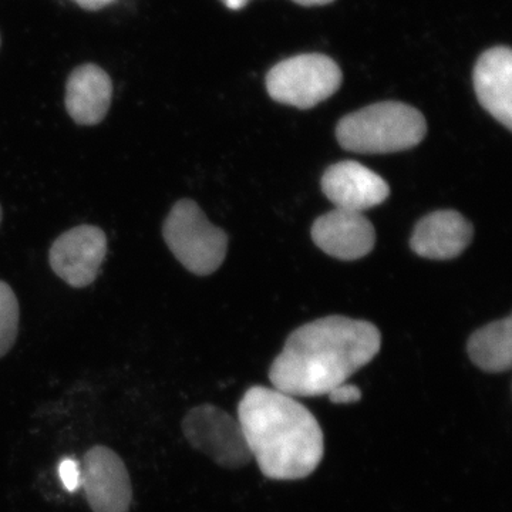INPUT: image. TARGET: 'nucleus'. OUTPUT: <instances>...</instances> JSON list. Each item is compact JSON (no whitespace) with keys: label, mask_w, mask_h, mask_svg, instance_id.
Listing matches in <instances>:
<instances>
[{"label":"nucleus","mask_w":512,"mask_h":512,"mask_svg":"<svg viewBox=\"0 0 512 512\" xmlns=\"http://www.w3.org/2000/svg\"><path fill=\"white\" fill-rule=\"evenodd\" d=\"M471 362L487 373H503L512 365V320H497L476 330L468 340Z\"/></svg>","instance_id":"nucleus-14"},{"label":"nucleus","mask_w":512,"mask_h":512,"mask_svg":"<svg viewBox=\"0 0 512 512\" xmlns=\"http://www.w3.org/2000/svg\"><path fill=\"white\" fill-rule=\"evenodd\" d=\"M312 239L325 254L342 261H356L373 251L376 232L363 212L335 210L326 212L312 225Z\"/></svg>","instance_id":"nucleus-9"},{"label":"nucleus","mask_w":512,"mask_h":512,"mask_svg":"<svg viewBox=\"0 0 512 512\" xmlns=\"http://www.w3.org/2000/svg\"><path fill=\"white\" fill-rule=\"evenodd\" d=\"M427 133L423 114L400 101H382L343 117L336 138L357 154H392L419 146Z\"/></svg>","instance_id":"nucleus-3"},{"label":"nucleus","mask_w":512,"mask_h":512,"mask_svg":"<svg viewBox=\"0 0 512 512\" xmlns=\"http://www.w3.org/2000/svg\"><path fill=\"white\" fill-rule=\"evenodd\" d=\"M380 346L382 335L373 323L346 316L313 320L286 340L269 379L292 397L323 396L372 362Z\"/></svg>","instance_id":"nucleus-1"},{"label":"nucleus","mask_w":512,"mask_h":512,"mask_svg":"<svg viewBox=\"0 0 512 512\" xmlns=\"http://www.w3.org/2000/svg\"><path fill=\"white\" fill-rule=\"evenodd\" d=\"M82 488L93 512H128L133 487L126 464L109 447L96 446L83 458Z\"/></svg>","instance_id":"nucleus-8"},{"label":"nucleus","mask_w":512,"mask_h":512,"mask_svg":"<svg viewBox=\"0 0 512 512\" xmlns=\"http://www.w3.org/2000/svg\"><path fill=\"white\" fill-rule=\"evenodd\" d=\"M252 458L266 478L302 480L319 467L325 440L319 421L296 397L254 386L238 406Z\"/></svg>","instance_id":"nucleus-2"},{"label":"nucleus","mask_w":512,"mask_h":512,"mask_svg":"<svg viewBox=\"0 0 512 512\" xmlns=\"http://www.w3.org/2000/svg\"><path fill=\"white\" fill-rule=\"evenodd\" d=\"M342 79V70L335 60L309 53L275 64L266 74V90L278 103L308 110L338 92Z\"/></svg>","instance_id":"nucleus-5"},{"label":"nucleus","mask_w":512,"mask_h":512,"mask_svg":"<svg viewBox=\"0 0 512 512\" xmlns=\"http://www.w3.org/2000/svg\"><path fill=\"white\" fill-rule=\"evenodd\" d=\"M106 254V234L94 225H80L53 242L49 261L53 272L67 285L86 288L96 281Z\"/></svg>","instance_id":"nucleus-7"},{"label":"nucleus","mask_w":512,"mask_h":512,"mask_svg":"<svg viewBox=\"0 0 512 512\" xmlns=\"http://www.w3.org/2000/svg\"><path fill=\"white\" fill-rule=\"evenodd\" d=\"M227 6L228 9L231 10H241L248 5L249 0H222Z\"/></svg>","instance_id":"nucleus-19"},{"label":"nucleus","mask_w":512,"mask_h":512,"mask_svg":"<svg viewBox=\"0 0 512 512\" xmlns=\"http://www.w3.org/2000/svg\"><path fill=\"white\" fill-rule=\"evenodd\" d=\"M165 244L185 269L198 276L214 274L225 261L228 237L208 221L197 202L181 200L163 225Z\"/></svg>","instance_id":"nucleus-4"},{"label":"nucleus","mask_w":512,"mask_h":512,"mask_svg":"<svg viewBox=\"0 0 512 512\" xmlns=\"http://www.w3.org/2000/svg\"><path fill=\"white\" fill-rule=\"evenodd\" d=\"M111 99L113 82L97 64H82L67 79L64 103L69 116L80 126H96L106 119Z\"/></svg>","instance_id":"nucleus-13"},{"label":"nucleus","mask_w":512,"mask_h":512,"mask_svg":"<svg viewBox=\"0 0 512 512\" xmlns=\"http://www.w3.org/2000/svg\"><path fill=\"white\" fill-rule=\"evenodd\" d=\"M293 2L298 3L301 6H325L329 5V3L335 2V0H293Z\"/></svg>","instance_id":"nucleus-18"},{"label":"nucleus","mask_w":512,"mask_h":512,"mask_svg":"<svg viewBox=\"0 0 512 512\" xmlns=\"http://www.w3.org/2000/svg\"><path fill=\"white\" fill-rule=\"evenodd\" d=\"M19 332V302L6 282L0 281V357L15 345Z\"/></svg>","instance_id":"nucleus-15"},{"label":"nucleus","mask_w":512,"mask_h":512,"mask_svg":"<svg viewBox=\"0 0 512 512\" xmlns=\"http://www.w3.org/2000/svg\"><path fill=\"white\" fill-rule=\"evenodd\" d=\"M474 90L483 109L507 130L512 128V53L497 46L478 57L473 73Z\"/></svg>","instance_id":"nucleus-12"},{"label":"nucleus","mask_w":512,"mask_h":512,"mask_svg":"<svg viewBox=\"0 0 512 512\" xmlns=\"http://www.w3.org/2000/svg\"><path fill=\"white\" fill-rule=\"evenodd\" d=\"M473 235V225L460 212L436 211L417 222L410 247L423 258L447 261L463 254Z\"/></svg>","instance_id":"nucleus-11"},{"label":"nucleus","mask_w":512,"mask_h":512,"mask_svg":"<svg viewBox=\"0 0 512 512\" xmlns=\"http://www.w3.org/2000/svg\"><path fill=\"white\" fill-rule=\"evenodd\" d=\"M0 222H2V207H0Z\"/></svg>","instance_id":"nucleus-20"},{"label":"nucleus","mask_w":512,"mask_h":512,"mask_svg":"<svg viewBox=\"0 0 512 512\" xmlns=\"http://www.w3.org/2000/svg\"><path fill=\"white\" fill-rule=\"evenodd\" d=\"M59 477L69 493H76L82 487V467L74 458H63L59 463Z\"/></svg>","instance_id":"nucleus-16"},{"label":"nucleus","mask_w":512,"mask_h":512,"mask_svg":"<svg viewBox=\"0 0 512 512\" xmlns=\"http://www.w3.org/2000/svg\"><path fill=\"white\" fill-rule=\"evenodd\" d=\"M329 400L335 404H352L359 402L362 399V392L359 387L352 386V384H340L335 389L330 390Z\"/></svg>","instance_id":"nucleus-17"},{"label":"nucleus","mask_w":512,"mask_h":512,"mask_svg":"<svg viewBox=\"0 0 512 512\" xmlns=\"http://www.w3.org/2000/svg\"><path fill=\"white\" fill-rule=\"evenodd\" d=\"M185 439L195 450L224 468H242L252 460L238 419L212 404L194 407L183 420Z\"/></svg>","instance_id":"nucleus-6"},{"label":"nucleus","mask_w":512,"mask_h":512,"mask_svg":"<svg viewBox=\"0 0 512 512\" xmlns=\"http://www.w3.org/2000/svg\"><path fill=\"white\" fill-rule=\"evenodd\" d=\"M323 194L340 210L365 212L386 201L389 184L357 161H342L330 165L323 174Z\"/></svg>","instance_id":"nucleus-10"}]
</instances>
